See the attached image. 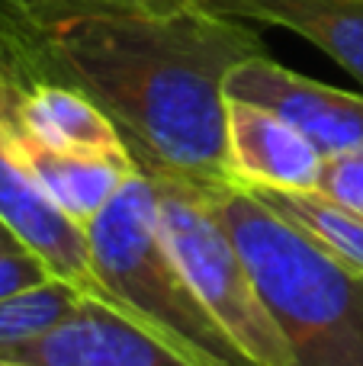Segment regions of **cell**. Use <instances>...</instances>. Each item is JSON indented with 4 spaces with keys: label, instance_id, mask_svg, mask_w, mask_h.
I'll return each instance as SVG.
<instances>
[{
    "label": "cell",
    "instance_id": "1",
    "mask_svg": "<svg viewBox=\"0 0 363 366\" xmlns=\"http://www.w3.org/2000/svg\"><path fill=\"white\" fill-rule=\"evenodd\" d=\"M0 42L26 77L90 97L139 171L232 180L225 77L264 55L248 19L197 0H0Z\"/></svg>",
    "mask_w": 363,
    "mask_h": 366
},
{
    "label": "cell",
    "instance_id": "2",
    "mask_svg": "<svg viewBox=\"0 0 363 366\" xmlns=\"http://www.w3.org/2000/svg\"><path fill=\"white\" fill-rule=\"evenodd\" d=\"M296 366H363V270L341 264L235 180H199Z\"/></svg>",
    "mask_w": 363,
    "mask_h": 366
},
{
    "label": "cell",
    "instance_id": "3",
    "mask_svg": "<svg viewBox=\"0 0 363 366\" xmlns=\"http://www.w3.org/2000/svg\"><path fill=\"white\" fill-rule=\"evenodd\" d=\"M84 232L96 277L126 318L193 366H257L206 309L167 251L148 174L135 171Z\"/></svg>",
    "mask_w": 363,
    "mask_h": 366
},
{
    "label": "cell",
    "instance_id": "4",
    "mask_svg": "<svg viewBox=\"0 0 363 366\" xmlns=\"http://www.w3.org/2000/svg\"><path fill=\"white\" fill-rule=\"evenodd\" d=\"M148 174V171H141ZM158 196V228L193 292L257 366H296L283 328L267 309L229 228L216 215L203 183L148 174Z\"/></svg>",
    "mask_w": 363,
    "mask_h": 366
},
{
    "label": "cell",
    "instance_id": "5",
    "mask_svg": "<svg viewBox=\"0 0 363 366\" xmlns=\"http://www.w3.org/2000/svg\"><path fill=\"white\" fill-rule=\"evenodd\" d=\"M225 100H244L296 126L325 158L363 145V97L251 55L225 77Z\"/></svg>",
    "mask_w": 363,
    "mask_h": 366
},
{
    "label": "cell",
    "instance_id": "6",
    "mask_svg": "<svg viewBox=\"0 0 363 366\" xmlns=\"http://www.w3.org/2000/svg\"><path fill=\"white\" fill-rule=\"evenodd\" d=\"M0 360L32 366H193L122 312L81 299L61 322L0 344Z\"/></svg>",
    "mask_w": 363,
    "mask_h": 366
},
{
    "label": "cell",
    "instance_id": "7",
    "mask_svg": "<svg viewBox=\"0 0 363 366\" xmlns=\"http://www.w3.org/2000/svg\"><path fill=\"white\" fill-rule=\"evenodd\" d=\"M229 174L242 187L315 189L325 154L296 126L244 100L225 103Z\"/></svg>",
    "mask_w": 363,
    "mask_h": 366
},
{
    "label": "cell",
    "instance_id": "8",
    "mask_svg": "<svg viewBox=\"0 0 363 366\" xmlns=\"http://www.w3.org/2000/svg\"><path fill=\"white\" fill-rule=\"evenodd\" d=\"M19 90V81H16ZM16 90L10 97V132L16 142L19 154H23L26 167L39 187L49 193V199L61 209L68 219L77 225H87L109 199L122 189V183L139 171L132 154H87V152H58L32 135H26L16 122L13 103H16Z\"/></svg>",
    "mask_w": 363,
    "mask_h": 366
},
{
    "label": "cell",
    "instance_id": "9",
    "mask_svg": "<svg viewBox=\"0 0 363 366\" xmlns=\"http://www.w3.org/2000/svg\"><path fill=\"white\" fill-rule=\"evenodd\" d=\"M13 113L26 135H32L49 148H58V152L129 154L113 119L74 87H64L55 81H36L19 71Z\"/></svg>",
    "mask_w": 363,
    "mask_h": 366
},
{
    "label": "cell",
    "instance_id": "10",
    "mask_svg": "<svg viewBox=\"0 0 363 366\" xmlns=\"http://www.w3.org/2000/svg\"><path fill=\"white\" fill-rule=\"evenodd\" d=\"M225 16L283 26L319 45L363 84V0H199Z\"/></svg>",
    "mask_w": 363,
    "mask_h": 366
},
{
    "label": "cell",
    "instance_id": "11",
    "mask_svg": "<svg viewBox=\"0 0 363 366\" xmlns=\"http://www.w3.org/2000/svg\"><path fill=\"white\" fill-rule=\"evenodd\" d=\"M251 196L274 209L280 219L299 228L322 251L341 264L363 270V215L347 209L322 189H280V187H244Z\"/></svg>",
    "mask_w": 363,
    "mask_h": 366
},
{
    "label": "cell",
    "instance_id": "12",
    "mask_svg": "<svg viewBox=\"0 0 363 366\" xmlns=\"http://www.w3.org/2000/svg\"><path fill=\"white\" fill-rule=\"evenodd\" d=\"M81 299H87L77 286L51 277L39 286H29L23 292L0 299V344L29 337L49 325L61 322Z\"/></svg>",
    "mask_w": 363,
    "mask_h": 366
},
{
    "label": "cell",
    "instance_id": "13",
    "mask_svg": "<svg viewBox=\"0 0 363 366\" xmlns=\"http://www.w3.org/2000/svg\"><path fill=\"white\" fill-rule=\"evenodd\" d=\"M315 189L334 196L347 209L363 215V145L354 148V152L325 158V167H322V177Z\"/></svg>",
    "mask_w": 363,
    "mask_h": 366
},
{
    "label": "cell",
    "instance_id": "14",
    "mask_svg": "<svg viewBox=\"0 0 363 366\" xmlns=\"http://www.w3.org/2000/svg\"><path fill=\"white\" fill-rule=\"evenodd\" d=\"M19 244H23V241H19L16 234H13V228L6 225L4 219H0V254H4V251H13V247H19Z\"/></svg>",
    "mask_w": 363,
    "mask_h": 366
},
{
    "label": "cell",
    "instance_id": "15",
    "mask_svg": "<svg viewBox=\"0 0 363 366\" xmlns=\"http://www.w3.org/2000/svg\"><path fill=\"white\" fill-rule=\"evenodd\" d=\"M197 4H199V0H197Z\"/></svg>",
    "mask_w": 363,
    "mask_h": 366
}]
</instances>
